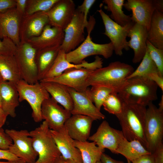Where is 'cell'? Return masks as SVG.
Instances as JSON below:
<instances>
[{"mask_svg": "<svg viewBox=\"0 0 163 163\" xmlns=\"http://www.w3.org/2000/svg\"><path fill=\"white\" fill-rule=\"evenodd\" d=\"M97 11L101 18L105 27L103 34L110 40L115 54L119 56L122 55L123 50L127 51L129 49L126 38L134 23L132 21L124 26H122L111 19L101 8Z\"/></svg>", "mask_w": 163, "mask_h": 163, "instance_id": "9", "label": "cell"}, {"mask_svg": "<svg viewBox=\"0 0 163 163\" xmlns=\"http://www.w3.org/2000/svg\"><path fill=\"white\" fill-rule=\"evenodd\" d=\"M47 12H38L22 17L19 32L20 42L26 41L41 34L45 27L49 24Z\"/></svg>", "mask_w": 163, "mask_h": 163, "instance_id": "16", "label": "cell"}, {"mask_svg": "<svg viewBox=\"0 0 163 163\" xmlns=\"http://www.w3.org/2000/svg\"><path fill=\"white\" fill-rule=\"evenodd\" d=\"M95 2V0H84L82 4L76 8L83 14L84 23L86 26L87 30L93 29L95 24V19L93 16H91L90 18L89 22L87 20L88 14L89 10Z\"/></svg>", "mask_w": 163, "mask_h": 163, "instance_id": "38", "label": "cell"}, {"mask_svg": "<svg viewBox=\"0 0 163 163\" xmlns=\"http://www.w3.org/2000/svg\"><path fill=\"white\" fill-rule=\"evenodd\" d=\"M51 135L61 155L65 159L82 161L79 150L73 144L64 126L57 130L50 129Z\"/></svg>", "mask_w": 163, "mask_h": 163, "instance_id": "23", "label": "cell"}, {"mask_svg": "<svg viewBox=\"0 0 163 163\" xmlns=\"http://www.w3.org/2000/svg\"><path fill=\"white\" fill-rule=\"evenodd\" d=\"M148 30L144 26L134 23L130 30L127 37L130 38L128 46L134 52L132 62L137 63L141 61L146 51Z\"/></svg>", "mask_w": 163, "mask_h": 163, "instance_id": "24", "label": "cell"}, {"mask_svg": "<svg viewBox=\"0 0 163 163\" xmlns=\"http://www.w3.org/2000/svg\"><path fill=\"white\" fill-rule=\"evenodd\" d=\"M17 46L8 37L0 39V55L14 54Z\"/></svg>", "mask_w": 163, "mask_h": 163, "instance_id": "39", "label": "cell"}, {"mask_svg": "<svg viewBox=\"0 0 163 163\" xmlns=\"http://www.w3.org/2000/svg\"><path fill=\"white\" fill-rule=\"evenodd\" d=\"M60 47V46H57L37 50L35 59L39 82L44 78L51 68Z\"/></svg>", "mask_w": 163, "mask_h": 163, "instance_id": "26", "label": "cell"}, {"mask_svg": "<svg viewBox=\"0 0 163 163\" xmlns=\"http://www.w3.org/2000/svg\"><path fill=\"white\" fill-rule=\"evenodd\" d=\"M5 133L10 137L12 144L8 150L26 163H34L38 154L34 150L29 132L26 129H6Z\"/></svg>", "mask_w": 163, "mask_h": 163, "instance_id": "11", "label": "cell"}, {"mask_svg": "<svg viewBox=\"0 0 163 163\" xmlns=\"http://www.w3.org/2000/svg\"><path fill=\"white\" fill-rule=\"evenodd\" d=\"M92 71L84 68L69 69L59 76L51 78L44 79L41 81L58 83L77 91L85 92L88 89L89 86L88 80Z\"/></svg>", "mask_w": 163, "mask_h": 163, "instance_id": "13", "label": "cell"}, {"mask_svg": "<svg viewBox=\"0 0 163 163\" xmlns=\"http://www.w3.org/2000/svg\"><path fill=\"white\" fill-rule=\"evenodd\" d=\"M36 51L30 43L24 41L20 42L14 54L21 79L30 84L39 82L35 59Z\"/></svg>", "mask_w": 163, "mask_h": 163, "instance_id": "7", "label": "cell"}, {"mask_svg": "<svg viewBox=\"0 0 163 163\" xmlns=\"http://www.w3.org/2000/svg\"><path fill=\"white\" fill-rule=\"evenodd\" d=\"M134 71L131 65L119 61L113 62L107 66L92 71L89 76L88 84L89 86L106 87L117 93Z\"/></svg>", "mask_w": 163, "mask_h": 163, "instance_id": "2", "label": "cell"}, {"mask_svg": "<svg viewBox=\"0 0 163 163\" xmlns=\"http://www.w3.org/2000/svg\"><path fill=\"white\" fill-rule=\"evenodd\" d=\"M147 107L144 133L147 150L152 154L163 145V111L160 110L152 102L149 103Z\"/></svg>", "mask_w": 163, "mask_h": 163, "instance_id": "5", "label": "cell"}, {"mask_svg": "<svg viewBox=\"0 0 163 163\" xmlns=\"http://www.w3.org/2000/svg\"><path fill=\"white\" fill-rule=\"evenodd\" d=\"M0 159H5L8 161H16L21 160L11 153L8 149H0Z\"/></svg>", "mask_w": 163, "mask_h": 163, "instance_id": "41", "label": "cell"}, {"mask_svg": "<svg viewBox=\"0 0 163 163\" xmlns=\"http://www.w3.org/2000/svg\"><path fill=\"white\" fill-rule=\"evenodd\" d=\"M147 40L155 47L163 49V12L156 10L153 13Z\"/></svg>", "mask_w": 163, "mask_h": 163, "instance_id": "29", "label": "cell"}, {"mask_svg": "<svg viewBox=\"0 0 163 163\" xmlns=\"http://www.w3.org/2000/svg\"><path fill=\"white\" fill-rule=\"evenodd\" d=\"M141 62L137 69L127 77V79L135 77H142L149 78L151 75L154 74L159 73L157 66L147 50Z\"/></svg>", "mask_w": 163, "mask_h": 163, "instance_id": "33", "label": "cell"}, {"mask_svg": "<svg viewBox=\"0 0 163 163\" xmlns=\"http://www.w3.org/2000/svg\"><path fill=\"white\" fill-rule=\"evenodd\" d=\"M147 50L157 66L160 75L163 76V49L153 46L147 40Z\"/></svg>", "mask_w": 163, "mask_h": 163, "instance_id": "37", "label": "cell"}, {"mask_svg": "<svg viewBox=\"0 0 163 163\" xmlns=\"http://www.w3.org/2000/svg\"><path fill=\"white\" fill-rule=\"evenodd\" d=\"M19 94V102L26 101L32 110V117L38 123L42 119L41 107L43 102L50 97V94L40 82L34 84L28 83L22 79L16 84Z\"/></svg>", "mask_w": 163, "mask_h": 163, "instance_id": "6", "label": "cell"}, {"mask_svg": "<svg viewBox=\"0 0 163 163\" xmlns=\"http://www.w3.org/2000/svg\"><path fill=\"white\" fill-rule=\"evenodd\" d=\"M41 84L52 97L66 109L71 111L73 107L72 98L67 87L61 84L41 81Z\"/></svg>", "mask_w": 163, "mask_h": 163, "instance_id": "27", "label": "cell"}, {"mask_svg": "<svg viewBox=\"0 0 163 163\" xmlns=\"http://www.w3.org/2000/svg\"><path fill=\"white\" fill-rule=\"evenodd\" d=\"M4 81L2 76L0 73V84Z\"/></svg>", "mask_w": 163, "mask_h": 163, "instance_id": "52", "label": "cell"}, {"mask_svg": "<svg viewBox=\"0 0 163 163\" xmlns=\"http://www.w3.org/2000/svg\"><path fill=\"white\" fill-rule=\"evenodd\" d=\"M152 154L153 155L155 163H163V145Z\"/></svg>", "mask_w": 163, "mask_h": 163, "instance_id": "45", "label": "cell"}, {"mask_svg": "<svg viewBox=\"0 0 163 163\" xmlns=\"http://www.w3.org/2000/svg\"><path fill=\"white\" fill-rule=\"evenodd\" d=\"M29 133L33 148L38 156L34 163H50L61 155L46 121Z\"/></svg>", "mask_w": 163, "mask_h": 163, "instance_id": "4", "label": "cell"}, {"mask_svg": "<svg viewBox=\"0 0 163 163\" xmlns=\"http://www.w3.org/2000/svg\"><path fill=\"white\" fill-rule=\"evenodd\" d=\"M158 108L161 111H163V95L161 97V100L159 104V107Z\"/></svg>", "mask_w": 163, "mask_h": 163, "instance_id": "49", "label": "cell"}, {"mask_svg": "<svg viewBox=\"0 0 163 163\" xmlns=\"http://www.w3.org/2000/svg\"><path fill=\"white\" fill-rule=\"evenodd\" d=\"M8 116V115L0 107V129L2 128L5 124Z\"/></svg>", "mask_w": 163, "mask_h": 163, "instance_id": "47", "label": "cell"}, {"mask_svg": "<svg viewBox=\"0 0 163 163\" xmlns=\"http://www.w3.org/2000/svg\"><path fill=\"white\" fill-rule=\"evenodd\" d=\"M12 143V141L10 137L3 129H0V149H8Z\"/></svg>", "mask_w": 163, "mask_h": 163, "instance_id": "40", "label": "cell"}, {"mask_svg": "<svg viewBox=\"0 0 163 163\" xmlns=\"http://www.w3.org/2000/svg\"><path fill=\"white\" fill-rule=\"evenodd\" d=\"M138 141H129L124 138L120 142L116 154H120L132 162L140 156L150 154Z\"/></svg>", "mask_w": 163, "mask_h": 163, "instance_id": "30", "label": "cell"}, {"mask_svg": "<svg viewBox=\"0 0 163 163\" xmlns=\"http://www.w3.org/2000/svg\"><path fill=\"white\" fill-rule=\"evenodd\" d=\"M1 101H2V98H1V93L0 91V107H1Z\"/></svg>", "mask_w": 163, "mask_h": 163, "instance_id": "53", "label": "cell"}, {"mask_svg": "<svg viewBox=\"0 0 163 163\" xmlns=\"http://www.w3.org/2000/svg\"><path fill=\"white\" fill-rule=\"evenodd\" d=\"M132 163H155L152 154L142 155L131 162Z\"/></svg>", "mask_w": 163, "mask_h": 163, "instance_id": "42", "label": "cell"}, {"mask_svg": "<svg viewBox=\"0 0 163 163\" xmlns=\"http://www.w3.org/2000/svg\"><path fill=\"white\" fill-rule=\"evenodd\" d=\"M103 2L106 5L104 9L111 12L110 17L119 25L124 26L132 21L131 16L126 14L123 11L124 0H104Z\"/></svg>", "mask_w": 163, "mask_h": 163, "instance_id": "32", "label": "cell"}, {"mask_svg": "<svg viewBox=\"0 0 163 163\" xmlns=\"http://www.w3.org/2000/svg\"><path fill=\"white\" fill-rule=\"evenodd\" d=\"M123 7L131 11L132 21L149 29L151 18L156 10L163 12L162 0H127Z\"/></svg>", "mask_w": 163, "mask_h": 163, "instance_id": "10", "label": "cell"}, {"mask_svg": "<svg viewBox=\"0 0 163 163\" xmlns=\"http://www.w3.org/2000/svg\"><path fill=\"white\" fill-rule=\"evenodd\" d=\"M58 104L50 97L44 101L41 107L42 120L46 121L50 129L54 130L63 127L65 123L72 114L70 111Z\"/></svg>", "mask_w": 163, "mask_h": 163, "instance_id": "14", "label": "cell"}, {"mask_svg": "<svg viewBox=\"0 0 163 163\" xmlns=\"http://www.w3.org/2000/svg\"><path fill=\"white\" fill-rule=\"evenodd\" d=\"M91 31L88 32V35L84 41L74 50L66 53V58L70 62L78 64L81 63L84 59L93 55H101L105 58L110 57L114 51L111 42L105 44L94 42L90 36Z\"/></svg>", "mask_w": 163, "mask_h": 163, "instance_id": "8", "label": "cell"}, {"mask_svg": "<svg viewBox=\"0 0 163 163\" xmlns=\"http://www.w3.org/2000/svg\"><path fill=\"white\" fill-rule=\"evenodd\" d=\"M15 8L18 12L22 16L25 14L27 0H15Z\"/></svg>", "mask_w": 163, "mask_h": 163, "instance_id": "44", "label": "cell"}, {"mask_svg": "<svg viewBox=\"0 0 163 163\" xmlns=\"http://www.w3.org/2000/svg\"><path fill=\"white\" fill-rule=\"evenodd\" d=\"M68 88L73 102V107L71 111L72 114L87 116L95 120L105 118V116L93 104L88 94L87 90L85 92H80L72 88Z\"/></svg>", "mask_w": 163, "mask_h": 163, "instance_id": "20", "label": "cell"}, {"mask_svg": "<svg viewBox=\"0 0 163 163\" xmlns=\"http://www.w3.org/2000/svg\"><path fill=\"white\" fill-rule=\"evenodd\" d=\"M66 160L68 163H83L82 161H77L70 160Z\"/></svg>", "mask_w": 163, "mask_h": 163, "instance_id": "51", "label": "cell"}, {"mask_svg": "<svg viewBox=\"0 0 163 163\" xmlns=\"http://www.w3.org/2000/svg\"><path fill=\"white\" fill-rule=\"evenodd\" d=\"M96 163H101V162L100 161H98Z\"/></svg>", "mask_w": 163, "mask_h": 163, "instance_id": "54", "label": "cell"}, {"mask_svg": "<svg viewBox=\"0 0 163 163\" xmlns=\"http://www.w3.org/2000/svg\"><path fill=\"white\" fill-rule=\"evenodd\" d=\"M15 0H0V13L15 7Z\"/></svg>", "mask_w": 163, "mask_h": 163, "instance_id": "43", "label": "cell"}, {"mask_svg": "<svg viewBox=\"0 0 163 163\" xmlns=\"http://www.w3.org/2000/svg\"><path fill=\"white\" fill-rule=\"evenodd\" d=\"M64 36V30L60 28L46 25L38 36L30 38L26 41L37 50L61 46Z\"/></svg>", "mask_w": 163, "mask_h": 163, "instance_id": "22", "label": "cell"}, {"mask_svg": "<svg viewBox=\"0 0 163 163\" xmlns=\"http://www.w3.org/2000/svg\"><path fill=\"white\" fill-rule=\"evenodd\" d=\"M2 101L1 107L8 115L14 118L16 108L19 105V94L16 84L3 81L0 84Z\"/></svg>", "mask_w": 163, "mask_h": 163, "instance_id": "25", "label": "cell"}, {"mask_svg": "<svg viewBox=\"0 0 163 163\" xmlns=\"http://www.w3.org/2000/svg\"><path fill=\"white\" fill-rule=\"evenodd\" d=\"M102 106L106 111L116 116L121 112L122 108V101L117 93L113 92L107 97Z\"/></svg>", "mask_w": 163, "mask_h": 163, "instance_id": "36", "label": "cell"}, {"mask_svg": "<svg viewBox=\"0 0 163 163\" xmlns=\"http://www.w3.org/2000/svg\"><path fill=\"white\" fill-rule=\"evenodd\" d=\"M158 87L148 78L135 77L127 79L117 93L122 101L137 103L146 107L158 99Z\"/></svg>", "mask_w": 163, "mask_h": 163, "instance_id": "3", "label": "cell"}, {"mask_svg": "<svg viewBox=\"0 0 163 163\" xmlns=\"http://www.w3.org/2000/svg\"><path fill=\"white\" fill-rule=\"evenodd\" d=\"M75 7L72 0H59L47 12L49 24L64 30L74 16Z\"/></svg>", "mask_w": 163, "mask_h": 163, "instance_id": "17", "label": "cell"}, {"mask_svg": "<svg viewBox=\"0 0 163 163\" xmlns=\"http://www.w3.org/2000/svg\"><path fill=\"white\" fill-rule=\"evenodd\" d=\"M0 73L4 81L16 84L21 79L14 54L0 55Z\"/></svg>", "mask_w": 163, "mask_h": 163, "instance_id": "28", "label": "cell"}, {"mask_svg": "<svg viewBox=\"0 0 163 163\" xmlns=\"http://www.w3.org/2000/svg\"><path fill=\"white\" fill-rule=\"evenodd\" d=\"M94 60L91 62H88L84 60L81 63L74 64L67 61L66 53L60 49L52 66L44 79L51 78L59 76L69 69L84 68L94 71L103 67L102 59L98 56H96Z\"/></svg>", "mask_w": 163, "mask_h": 163, "instance_id": "21", "label": "cell"}, {"mask_svg": "<svg viewBox=\"0 0 163 163\" xmlns=\"http://www.w3.org/2000/svg\"><path fill=\"white\" fill-rule=\"evenodd\" d=\"M15 7L0 13V39L7 37L18 46L20 43V28L22 17Z\"/></svg>", "mask_w": 163, "mask_h": 163, "instance_id": "18", "label": "cell"}, {"mask_svg": "<svg viewBox=\"0 0 163 163\" xmlns=\"http://www.w3.org/2000/svg\"><path fill=\"white\" fill-rule=\"evenodd\" d=\"M94 120V119L87 116L72 114L65 123L64 127L72 139L85 142L90 136L92 125Z\"/></svg>", "mask_w": 163, "mask_h": 163, "instance_id": "19", "label": "cell"}, {"mask_svg": "<svg viewBox=\"0 0 163 163\" xmlns=\"http://www.w3.org/2000/svg\"><path fill=\"white\" fill-rule=\"evenodd\" d=\"M100 161L101 163H125L123 161L114 159L104 153L102 154ZM128 163H130V162L128 161Z\"/></svg>", "mask_w": 163, "mask_h": 163, "instance_id": "46", "label": "cell"}, {"mask_svg": "<svg viewBox=\"0 0 163 163\" xmlns=\"http://www.w3.org/2000/svg\"><path fill=\"white\" fill-rule=\"evenodd\" d=\"M0 163H26L25 162L22 160H20L19 161H0Z\"/></svg>", "mask_w": 163, "mask_h": 163, "instance_id": "50", "label": "cell"}, {"mask_svg": "<svg viewBox=\"0 0 163 163\" xmlns=\"http://www.w3.org/2000/svg\"><path fill=\"white\" fill-rule=\"evenodd\" d=\"M74 146L80 151L83 163H96L100 161L105 149L98 146L94 142H80L74 140Z\"/></svg>", "mask_w": 163, "mask_h": 163, "instance_id": "31", "label": "cell"}, {"mask_svg": "<svg viewBox=\"0 0 163 163\" xmlns=\"http://www.w3.org/2000/svg\"><path fill=\"white\" fill-rule=\"evenodd\" d=\"M59 0H27L24 15L48 11Z\"/></svg>", "mask_w": 163, "mask_h": 163, "instance_id": "35", "label": "cell"}, {"mask_svg": "<svg viewBox=\"0 0 163 163\" xmlns=\"http://www.w3.org/2000/svg\"><path fill=\"white\" fill-rule=\"evenodd\" d=\"M50 163H68L67 161L61 155L55 159Z\"/></svg>", "mask_w": 163, "mask_h": 163, "instance_id": "48", "label": "cell"}, {"mask_svg": "<svg viewBox=\"0 0 163 163\" xmlns=\"http://www.w3.org/2000/svg\"><path fill=\"white\" fill-rule=\"evenodd\" d=\"M125 138L122 131L111 127L106 120L103 121L96 132L90 136L88 139L94 142L98 147L109 149L116 154V151L121 141Z\"/></svg>", "mask_w": 163, "mask_h": 163, "instance_id": "15", "label": "cell"}, {"mask_svg": "<svg viewBox=\"0 0 163 163\" xmlns=\"http://www.w3.org/2000/svg\"><path fill=\"white\" fill-rule=\"evenodd\" d=\"M122 102L121 112L116 116L124 136L129 141H139L147 149L144 133L146 107L134 102L123 101Z\"/></svg>", "mask_w": 163, "mask_h": 163, "instance_id": "1", "label": "cell"}, {"mask_svg": "<svg viewBox=\"0 0 163 163\" xmlns=\"http://www.w3.org/2000/svg\"><path fill=\"white\" fill-rule=\"evenodd\" d=\"M83 14L76 9L74 16L66 27L63 30L64 36L60 49L67 53L74 50L85 40Z\"/></svg>", "mask_w": 163, "mask_h": 163, "instance_id": "12", "label": "cell"}, {"mask_svg": "<svg viewBox=\"0 0 163 163\" xmlns=\"http://www.w3.org/2000/svg\"><path fill=\"white\" fill-rule=\"evenodd\" d=\"M87 91L88 94L95 107L100 110L104 101L111 93L115 92L113 89L103 86H92Z\"/></svg>", "mask_w": 163, "mask_h": 163, "instance_id": "34", "label": "cell"}]
</instances>
